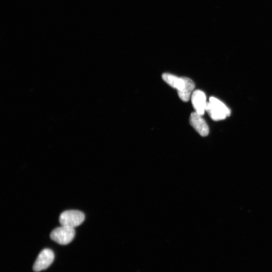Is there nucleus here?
Instances as JSON below:
<instances>
[{"label":"nucleus","instance_id":"f257e3e1","mask_svg":"<svg viewBox=\"0 0 272 272\" xmlns=\"http://www.w3.org/2000/svg\"><path fill=\"white\" fill-rule=\"evenodd\" d=\"M206 111L216 121L225 119L230 115V109L218 99L211 97L207 103Z\"/></svg>","mask_w":272,"mask_h":272},{"label":"nucleus","instance_id":"f03ea898","mask_svg":"<svg viewBox=\"0 0 272 272\" xmlns=\"http://www.w3.org/2000/svg\"><path fill=\"white\" fill-rule=\"evenodd\" d=\"M85 220L84 213L78 210H67L61 213L59 217L61 225L75 228L80 225Z\"/></svg>","mask_w":272,"mask_h":272},{"label":"nucleus","instance_id":"7ed1b4c3","mask_svg":"<svg viewBox=\"0 0 272 272\" xmlns=\"http://www.w3.org/2000/svg\"><path fill=\"white\" fill-rule=\"evenodd\" d=\"M75 235L74 228L61 225L51 231L50 237L53 241L59 244L66 245L73 240Z\"/></svg>","mask_w":272,"mask_h":272},{"label":"nucleus","instance_id":"20e7f679","mask_svg":"<svg viewBox=\"0 0 272 272\" xmlns=\"http://www.w3.org/2000/svg\"><path fill=\"white\" fill-rule=\"evenodd\" d=\"M54 258V253L51 249H43L38 254L33 264L34 271L38 272L46 269L52 263Z\"/></svg>","mask_w":272,"mask_h":272},{"label":"nucleus","instance_id":"39448f33","mask_svg":"<svg viewBox=\"0 0 272 272\" xmlns=\"http://www.w3.org/2000/svg\"><path fill=\"white\" fill-rule=\"evenodd\" d=\"M191 100L195 112L202 115L208 103L205 93L199 90L194 91L191 96Z\"/></svg>","mask_w":272,"mask_h":272},{"label":"nucleus","instance_id":"423d86ee","mask_svg":"<svg viewBox=\"0 0 272 272\" xmlns=\"http://www.w3.org/2000/svg\"><path fill=\"white\" fill-rule=\"evenodd\" d=\"M189 122L195 130L202 137L207 136L209 132V128L202 115L196 112L191 113Z\"/></svg>","mask_w":272,"mask_h":272},{"label":"nucleus","instance_id":"0eeeda50","mask_svg":"<svg viewBox=\"0 0 272 272\" xmlns=\"http://www.w3.org/2000/svg\"><path fill=\"white\" fill-rule=\"evenodd\" d=\"M162 77L167 84L176 89L177 91L182 89L185 85V77H178L172 74L164 73Z\"/></svg>","mask_w":272,"mask_h":272},{"label":"nucleus","instance_id":"6e6552de","mask_svg":"<svg viewBox=\"0 0 272 272\" xmlns=\"http://www.w3.org/2000/svg\"><path fill=\"white\" fill-rule=\"evenodd\" d=\"M194 83L189 78L185 77V85L182 89L178 91V95L181 100L187 102L191 96L194 89Z\"/></svg>","mask_w":272,"mask_h":272}]
</instances>
